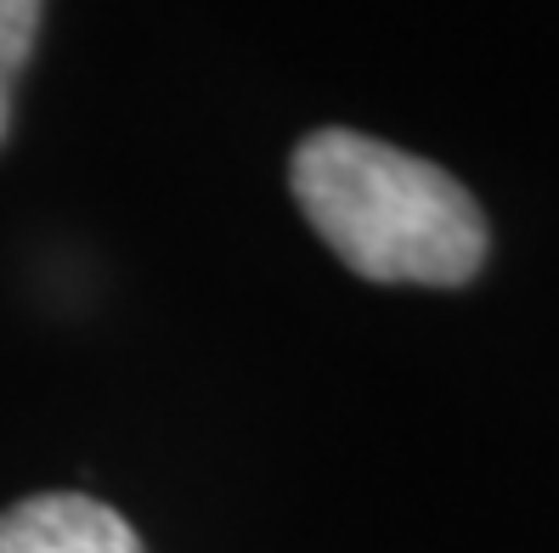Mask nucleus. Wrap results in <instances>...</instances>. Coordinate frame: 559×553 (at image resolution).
I'll return each mask as SVG.
<instances>
[{
  "label": "nucleus",
  "instance_id": "f257e3e1",
  "mask_svg": "<svg viewBox=\"0 0 559 553\" xmlns=\"http://www.w3.org/2000/svg\"><path fill=\"white\" fill-rule=\"evenodd\" d=\"M288 187L317 238L368 282L464 288L486 260V215L441 165L361 130H311Z\"/></svg>",
  "mask_w": 559,
  "mask_h": 553
},
{
  "label": "nucleus",
  "instance_id": "f03ea898",
  "mask_svg": "<svg viewBox=\"0 0 559 553\" xmlns=\"http://www.w3.org/2000/svg\"><path fill=\"white\" fill-rule=\"evenodd\" d=\"M0 553H142V537L108 503L51 492L0 514Z\"/></svg>",
  "mask_w": 559,
  "mask_h": 553
},
{
  "label": "nucleus",
  "instance_id": "7ed1b4c3",
  "mask_svg": "<svg viewBox=\"0 0 559 553\" xmlns=\"http://www.w3.org/2000/svg\"><path fill=\"white\" fill-rule=\"evenodd\" d=\"M40 12H46V0H0V136L12 124V91H17L28 51H35Z\"/></svg>",
  "mask_w": 559,
  "mask_h": 553
}]
</instances>
